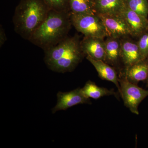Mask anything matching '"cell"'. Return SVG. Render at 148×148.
<instances>
[{"label": "cell", "mask_w": 148, "mask_h": 148, "mask_svg": "<svg viewBox=\"0 0 148 148\" xmlns=\"http://www.w3.org/2000/svg\"><path fill=\"white\" fill-rule=\"evenodd\" d=\"M71 25L70 12L50 9L46 18L29 41L45 50L67 38Z\"/></svg>", "instance_id": "obj_1"}, {"label": "cell", "mask_w": 148, "mask_h": 148, "mask_svg": "<svg viewBox=\"0 0 148 148\" xmlns=\"http://www.w3.org/2000/svg\"><path fill=\"white\" fill-rule=\"evenodd\" d=\"M44 61L51 71L71 72L80 63L84 55L78 36L68 37L55 46L45 49Z\"/></svg>", "instance_id": "obj_2"}, {"label": "cell", "mask_w": 148, "mask_h": 148, "mask_svg": "<svg viewBox=\"0 0 148 148\" xmlns=\"http://www.w3.org/2000/svg\"><path fill=\"white\" fill-rule=\"evenodd\" d=\"M49 10L42 0H21L13 17L14 31L29 40L46 18Z\"/></svg>", "instance_id": "obj_3"}, {"label": "cell", "mask_w": 148, "mask_h": 148, "mask_svg": "<svg viewBox=\"0 0 148 148\" xmlns=\"http://www.w3.org/2000/svg\"><path fill=\"white\" fill-rule=\"evenodd\" d=\"M71 19L72 25L85 37L105 38L109 36L102 19L97 14H75L71 13Z\"/></svg>", "instance_id": "obj_4"}, {"label": "cell", "mask_w": 148, "mask_h": 148, "mask_svg": "<svg viewBox=\"0 0 148 148\" xmlns=\"http://www.w3.org/2000/svg\"><path fill=\"white\" fill-rule=\"evenodd\" d=\"M121 95L125 106L132 113L139 114L138 106L142 101L148 96V90L141 88L129 81L124 75L119 78Z\"/></svg>", "instance_id": "obj_5"}, {"label": "cell", "mask_w": 148, "mask_h": 148, "mask_svg": "<svg viewBox=\"0 0 148 148\" xmlns=\"http://www.w3.org/2000/svg\"><path fill=\"white\" fill-rule=\"evenodd\" d=\"M98 15L102 19L108 33L109 36L120 39L132 36L130 28L121 14L119 15Z\"/></svg>", "instance_id": "obj_6"}, {"label": "cell", "mask_w": 148, "mask_h": 148, "mask_svg": "<svg viewBox=\"0 0 148 148\" xmlns=\"http://www.w3.org/2000/svg\"><path fill=\"white\" fill-rule=\"evenodd\" d=\"M57 96V103L52 110L53 114L59 111L66 110L79 104L91 103L89 98L85 96L80 88L69 92H59Z\"/></svg>", "instance_id": "obj_7"}, {"label": "cell", "mask_w": 148, "mask_h": 148, "mask_svg": "<svg viewBox=\"0 0 148 148\" xmlns=\"http://www.w3.org/2000/svg\"><path fill=\"white\" fill-rule=\"evenodd\" d=\"M81 47L86 57L105 61L106 44L104 38L84 36L81 41Z\"/></svg>", "instance_id": "obj_8"}, {"label": "cell", "mask_w": 148, "mask_h": 148, "mask_svg": "<svg viewBox=\"0 0 148 148\" xmlns=\"http://www.w3.org/2000/svg\"><path fill=\"white\" fill-rule=\"evenodd\" d=\"M132 33V37L139 38L148 30V19L131 10L126 5L121 14Z\"/></svg>", "instance_id": "obj_9"}, {"label": "cell", "mask_w": 148, "mask_h": 148, "mask_svg": "<svg viewBox=\"0 0 148 148\" xmlns=\"http://www.w3.org/2000/svg\"><path fill=\"white\" fill-rule=\"evenodd\" d=\"M121 58L126 68L143 60L137 41L127 37L121 39Z\"/></svg>", "instance_id": "obj_10"}, {"label": "cell", "mask_w": 148, "mask_h": 148, "mask_svg": "<svg viewBox=\"0 0 148 148\" xmlns=\"http://www.w3.org/2000/svg\"><path fill=\"white\" fill-rule=\"evenodd\" d=\"M126 5V0H95V10L98 14L121 15Z\"/></svg>", "instance_id": "obj_11"}, {"label": "cell", "mask_w": 148, "mask_h": 148, "mask_svg": "<svg viewBox=\"0 0 148 148\" xmlns=\"http://www.w3.org/2000/svg\"><path fill=\"white\" fill-rule=\"evenodd\" d=\"M86 57L87 60L94 66L100 77L102 79L113 83L120 92L119 78L115 69L104 61L95 60L88 56Z\"/></svg>", "instance_id": "obj_12"}, {"label": "cell", "mask_w": 148, "mask_h": 148, "mask_svg": "<svg viewBox=\"0 0 148 148\" xmlns=\"http://www.w3.org/2000/svg\"><path fill=\"white\" fill-rule=\"evenodd\" d=\"M124 75L129 81L136 84L140 82L147 80L148 78V58L126 68Z\"/></svg>", "instance_id": "obj_13"}, {"label": "cell", "mask_w": 148, "mask_h": 148, "mask_svg": "<svg viewBox=\"0 0 148 148\" xmlns=\"http://www.w3.org/2000/svg\"><path fill=\"white\" fill-rule=\"evenodd\" d=\"M121 39L107 37L105 40L106 59L105 62L110 66H117L121 58Z\"/></svg>", "instance_id": "obj_14"}, {"label": "cell", "mask_w": 148, "mask_h": 148, "mask_svg": "<svg viewBox=\"0 0 148 148\" xmlns=\"http://www.w3.org/2000/svg\"><path fill=\"white\" fill-rule=\"evenodd\" d=\"M71 13L95 14V0H69Z\"/></svg>", "instance_id": "obj_15"}, {"label": "cell", "mask_w": 148, "mask_h": 148, "mask_svg": "<svg viewBox=\"0 0 148 148\" xmlns=\"http://www.w3.org/2000/svg\"><path fill=\"white\" fill-rule=\"evenodd\" d=\"M82 90L86 97L94 99H98L104 96L116 94L113 90L99 87L91 81L87 82L84 87L82 88Z\"/></svg>", "instance_id": "obj_16"}, {"label": "cell", "mask_w": 148, "mask_h": 148, "mask_svg": "<svg viewBox=\"0 0 148 148\" xmlns=\"http://www.w3.org/2000/svg\"><path fill=\"white\" fill-rule=\"evenodd\" d=\"M126 3L131 10L148 18V0H126Z\"/></svg>", "instance_id": "obj_17"}, {"label": "cell", "mask_w": 148, "mask_h": 148, "mask_svg": "<svg viewBox=\"0 0 148 148\" xmlns=\"http://www.w3.org/2000/svg\"><path fill=\"white\" fill-rule=\"evenodd\" d=\"M51 10L58 12H70L69 0H42Z\"/></svg>", "instance_id": "obj_18"}, {"label": "cell", "mask_w": 148, "mask_h": 148, "mask_svg": "<svg viewBox=\"0 0 148 148\" xmlns=\"http://www.w3.org/2000/svg\"><path fill=\"white\" fill-rule=\"evenodd\" d=\"M137 43L143 60L148 58V30L138 38Z\"/></svg>", "instance_id": "obj_19"}, {"label": "cell", "mask_w": 148, "mask_h": 148, "mask_svg": "<svg viewBox=\"0 0 148 148\" xmlns=\"http://www.w3.org/2000/svg\"><path fill=\"white\" fill-rule=\"evenodd\" d=\"M7 40L5 32L2 26L1 25L0 27V47H1L5 42Z\"/></svg>", "instance_id": "obj_20"}, {"label": "cell", "mask_w": 148, "mask_h": 148, "mask_svg": "<svg viewBox=\"0 0 148 148\" xmlns=\"http://www.w3.org/2000/svg\"><path fill=\"white\" fill-rule=\"evenodd\" d=\"M147 85H148V78L147 80Z\"/></svg>", "instance_id": "obj_21"}]
</instances>
